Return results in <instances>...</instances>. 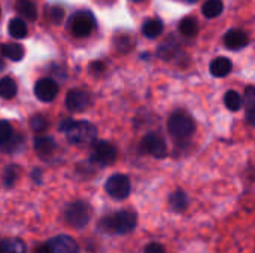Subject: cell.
<instances>
[{
	"instance_id": "6da1fadb",
	"label": "cell",
	"mask_w": 255,
	"mask_h": 253,
	"mask_svg": "<svg viewBox=\"0 0 255 253\" xmlns=\"http://www.w3.org/2000/svg\"><path fill=\"white\" fill-rule=\"evenodd\" d=\"M137 216L131 210H120L112 216L103 218L100 222V228L106 233L114 234H127L136 228Z\"/></svg>"
},
{
	"instance_id": "7a4b0ae2",
	"label": "cell",
	"mask_w": 255,
	"mask_h": 253,
	"mask_svg": "<svg viewBox=\"0 0 255 253\" xmlns=\"http://www.w3.org/2000/svg\"><path fill=\"white\" fill-rule=\"evenodd\" d=\"M167 128H169L170 136L176 142H187L194 134L196 124H194L193 118L188 113H185L182 110H176L169 118Z\"/></svg>"
},
{
	"instance_id": "3957f363",
	"label": "cell",
	"mask_w": 255,
	"mask_h": 253,
	"mask_svg": "<svg viewBox=\"0 0 255 253\" xmlns=\"http://www.w3.org/2000/svg\"><path fill=\"white\" fill-rule=\"evenodd\" d=\"M67 140L73 145H90L96 140L97 130L88 121H75L66 131Z\"/></svg>"
},
{
	"instance_id": "277c9868",
	"label": "cell",
	"mask_w": 255,
	"mask_h": 253,
	"mask_svg": "<svg viewBox=\"0 0 255 253\" xmlns=\"http://www.w3.org/2000/svg\"><path fill=\"white\" fill-rule=\"evenodd\" d=\"M64 218L70 227L84 228L91 219V207L85 201H73L67 206Z\"/></svg>"
},
{
	"instance_id": "5b68a950",
	"label": "cell",
	"mask_w": 255,
	"mask_h": 253,
	"mask_svg": "<svg viewBox=\"0 0 255 253\" xmlns=\"http://www.w3.org/2000/svg\"><path fill=\"white\" fill-rule=\"evenodd\" d=\"M96 27L94 15L90 10H79L69 19V28L76 37H87Z\"/></svg>"
},
{
	"instance_id": "8992f818",
	"label": "cell",
	"mask_w": 255,
	"mask_h": 253,
	"mask_svg": "<svg viewBox=\"0 0 255 253\" xmlns=\"http://www.w3.org/2000/svg\"><path fill=\"white\" fill-rule=\"evenodd\" d=\"M106 192L115 200H124L130 195L131 185L126 174H114L108 179L105 185Z\"/></svg>"
},
{
	"instance_id": "52a82bcc",
	"label": "cell",
	"mask_w": 255,
	"mask_h": 253,
	"mask_svg": "<svg viewBox=\"0 0 255 253\" xmlns=\"http://www.w3.org/2000/svg\"><path fill=\"white\" fill-rule=\"evenodd\" d=\"M91 160L100 166H109V164L115 163V160H117V149L109 142H105V140L96 142L93 145Z\"/></svg>"
},
{
	"instance_id": "ba28073f",
	"label": "cell",
	"mask_w": 255,
	"mask_h": 253,
	"mask_svg": "<svg viewBox=\"0 0 255 253\" xmlns=\"http://www.w3.org/2000/svg\"><path fill=\"white\" fill-rule=\"evenodd\" d=\"M142 149L155 157V158H164L166 154H167V146H166V142L163 140L161 136L155 134V133H148L143 136L142 139V143H140Z\"/></svg>"
},
{
	"instance_id": "9c48e42d",
	"label": "cell",
	"mask_w": 255,
	"mask_h": 253,
	"mask_svg": "<svg viewBox=\"0 0 255 253\" xmlns=\"http://www.w3.org/2000/svg\"><path fill=\"white\" fill-rule=\"evenodd\" d=\"M34 94L40 101H52L58 94V85L49 78L40 79L34 85Z\"/></svg>"
},
{
	"instance_id": "30bf717a",
	"label": "cell",
	"mask_w": 255,
	"mask_h": 253,
	"mask_svg": "<svg viewBox=\"0 0 255 253\" xmlns=\"http://www.w3.org/2000/svg\"><path fill=\"white\" fill-rule=\"evenodd\" d=\"M90 104V95L82 89H72L67 92L66 106L72 112H82Z\"/></svg>"
},
{
	"instance_id": "8fae6325",
	"label": "cell",
	"mask_w": 255,
	"mask_h": 253,
	"mask_svg": "<svg viewBox=\"0 0 255 253\" xmlns=\"http://www.w3.org/2000/svg\"><path fill=\"white\" fill-rule=\"evenodd\" d=\"M48 245L51 246L52 252L54 253H78L79 248H78V243L69 237V236H57V237H52Z\"/></svg>"
},
{
	"instance_id": "7c38bea8",
	"label": "cell",
	"mask_w": 255,
	"mask_h": 253,
	"mask_svg": "<svg viewBox=\"0 0 255 253\" xmlns=\"http://www.w3.org/2000/svg\"><path fill=\"white\" fill-rule=\"evenodd\" d=\"M248 42H250L248 34L245 31H242V30H230L224 36V45L229 49H233V51H238V49L247 46Z\"/></svg>"
},
{
	"instance_id": "4fadbf2b",
	"label": "cell",
	"mask_w": 255,
	"mask_h": 253,
	"mask_svg": "<svg viewBox=\"0 0 255 253\" xmlns=\"http://www.w3.org/2000/svg\"><path fill=\"white\" fill-rule=\"evenodd\" d=\"M57 149V143L52 137H48V136H43V137H37L34 139V151L42 157V158H46V157H51Z\"/></svg>"
},
{
	"instance_id": "5bb4252c",
	"label": "cell",
	"mask_w": 255,
	"mask_h": 253,
	"mask_svg": "<svg viewBox=\"0 0 255 253\" xmlns=\"http://www.w3.org/2000/svg\"><path fill=\"white\" fill-rule=\"evenodd\" d=\"M232 67H233V64L227 57H218L211 63L209 70L215 78H224L232 72Z\"/></svg>"
},
{
	"instance_id": "9a60e30c",
	"label": "cell",
	"mask_w": 255,
	"mask_h": 253,
	"mask_svg": "<svg viewBox=\"0 0 255 253\" xmlns=\"http://www.w3.org/2000/svg\"><path fill=\"white\" fill-rule=\"evenodd\" d=\"M244 104L247 110V119L255 125V86H247L244 94Z\"/></svg>"
},
{
	"instance_id": "2e32d148",
	"label": "cell",
	"mask_w": 255,
	"mask_h": 253,
	"mask_svg": "<svg viewBox=\"0 0 255 253\" xmlns=\"http://www.w3.org/2000/svg\"><path fill=\"white\" fill-rule=\"evenodd\" d=\"M15 9L27 21H34L37 18V10L31 0H18L15 4Z\"/></svg>"
},
{
	"instance_id": "e0dca14e",
	"label": "cell",
	"mask_w": 255,
	"mask_h": 253,
	"mask_svg": "<svg viewBox=\"0 0 255 253\" xmlns=\"http://www.w3.org/2000/svg\"><path fill=\"white\" fill-rule=\"evenodd\" d=\"M25 245L19 239H4L0 242V253H25Z\"/></svg>"
},
{
	"instance_id": "ac0fdd59",
	"label": "cell",
	"mask_w": 255,
	"mask_h": 253,
	"mask_svg": "<svg viewBox=\"0 0 255 253\" xmlns=\"http://www.w3.org/2000/svg\"><path fill=\"white\" fill-rule=\"evenodd\" d=\"M0 52L12 61H19L24 57V48L18 43H3L0 45Z\"/></svg>"
},
{
	"instance_id": "d6986e66",
	"label": "cell",
	"mask_w": 255,
	"mask_h": 253,
	"mask_svg": "<svg viewBox=\"0 0 255 253\" xmlns=\"http://www.w3.org/2000/svg\"><path fill=\"white\" fill-rule=\"evenodd\" d=\"M22 146H24V137H22L21 134H15V133H13L6 142L0 143V149H1V152H4V154L18 152V151L22 149Z\"/></svg>"
},
{
	"instance_id": "ffe728a7",
	"label": "cell",
	"mask_w": 255,
	"mask_h": 253,
	"mask_svg": "<svg viewBox=\"0 0 255 253\" xmlns=\"http://www.w3.org/2000/svg\"><path fill=\"white\" fill-rule=\"evenodd\" d=\"M163 31V22L161 19L158 18H152V19H148L143 22L142 25V33L145 37H149V39H154L157 36H160Z\"/></svg>"
},
{
	"instance_id": "44dd1931",
	"label": "cell",
	"mask_w": 255,
	"mask_h": 253,
	"mask_svg": "<svg viewBox=\"0 0 255 253\" xmlns=\"http://www.w3.org/2000/svg\"><path fill=\"white\" fill-rule=\"evenodd\" d=\"M7 31L12 37L15 39H22L27 36L28 33V28H27V24L21 19V18H13L10 19L9 22V27H7Z\"/></svg>"
},
{
	"instance_id": "7402d4cb",
	"label": "cell",
	"mask_w": 255,
	"mask_h": 253,
	"mask_svg": "<svg viewBox=\"0 0 255 253\" xmlns=\"http://www.w3.org/2000/svg\"><path fill=\"white\" fill-rule=\"evenodd\" d=\"M169 204L175 212H184L188 206V198L184 191H176L170 195Z\"/></svg>"
},
{
	"instance_id": "603a6c76",
	"label": "cell",
	"mask_w": 255,
	"mask_h": 253,
	"mask_svg": "<svg viewBox=\"0 0 255 253\" xmlns=\"http://www.w3.org/2000/svg\"><path fill=\"white\" fill-rule=\"evenodd\" d=\"M224 9V4L221 0H208L202 6V12L206 18H217Z\"/></svg>"
},
{
	"instance_id": "cb8c5ba5",
	"label": "cell",
	"mask_w": 255,
	"mask_h": 253,
	"mask_svg": "<svg viewBox=\"0 0 255 253\" xmlns=\"http://www.w3.org/2000/svg\"><path fill=\"white\" fill-rule=\"evenodd\" d=\"M16 84L12 78H3L0 79V97L1 98H12L16 95Z\"/></svg>"
},
{
	"instance_id": "d4e9b609",
	"label": "cell",
	"mask_w": 255,
	"mask_h": 253,
	"mask_svg": "<svg viewBox=\"0 0 255 253\" xmlns=\"http://www.w3.org/2000/svg\"><path fill=\"white\" fill-rule=\"evenodd\" d=\"M197 19L193 18V16H185L181 22H179V31L187 36V37H191L194 34H197Z\"/></svg>"
},
{
	"instance_id": "484cf974",
	"label": "cell",
	"mask_w": 255,
	"mask_h": 253,
	"mask_svg": "<svg viewBox=\"0 0 255 253\" xmlns=\"http://www.w3.org/2000/svg\"><path fill=\"white\" fill-rule=\"evenodd\" d=\"M224 103H226L229 110L238 112L242 107V97L236 91H227L226 95H224Z\"/></svg>"
},
{
	"instance_id": "4316f807",
	"label": "cell",
	"mask_w": 255,
	"mask_h": 253,
	"mask_svg": "<svg viewBox=\"0 0 255 253\" xmlns=\"http://www.w3.org/2000/svg\"><path fill=\"white\" fill-rule=\"evenodd\" d=\"M133 46H134V40L131 39V36H117V39H115L117 51L127 52V51H131Z\"/></svg>"
},
{
	"instance_id": "83f0119b",
	"label": "cell",
	"mask_w": 255,
	"mask_h": 253,
	"mask_svg": "<svg viewBox=\"0 0 255 253\" xmlns=\"http://www.w3.org/2000/svg\"><path fill=\"white\" fill-rule=\"evenodd\" d=\"M30 128L34 131V133H42L48 128V121L45 116L42 115H34L31 119H30Z\"/></svg>"
},
{
	"instance_id": "f1b7e54d",
	"label": "cell",
	"mask_w": 255,
	"mask_h": 253,
	"mask_svg": "<svg viewBox=\"0 0 255 253\" xmlns=\"http://www.w3.org/2000/svg\"><path fill=\"white\" fill-rule=\"evenodd\" d=\"M13 134L12 125L7 121H0V143L6 142Z\"/></svg>"
},
{
	"instance_id": "f546056e",
	"label": "cell",
	"mask_w": 255,
	"mask_h": 253,
	"mask_svg": "<svg viewBox=\"0 0 255 253\" xmlns=\"http://www.w3.org/2000/svg\"><path fill=\"white\" fill-rule=\"evenodd\" d=\"M16 177H18V170H16V167H7L6 171H4V185H6V186H12V185L15 183Z\"/></svg>"
},
{
	"instance_id": "4dcf8cb0",
	"label": "cell",
	"mask_w": 255,
	"mask_h": 253,
	"mask_svg": "<svg viewBox=\"0 0 255 253\" xmlns=\"http://www.w3.org/2000/svg\"><path fill=\"white\" fill-rule=\"evenodd\" d=\"M49 16H51V21L54 24H60L61 19H63V16H64V10L60 6H52L49 9Z\"/></svg>"
},
{
	"instance_id": "1f68e13d",
	"label": "cell",
	"mask_w": 255,
	"mask_h": 253,
	"mask_svg": "<svg viewBox=\"0 0 255 253\" xmlns=\"http://www.w3.org/2000/svg\"><path fill=\"white\" fill-rule=\"evenodd\" d=\"M145 253H164V249L161 245H157V243H151L146 246L145 249Z\"/></svg>"
},
{
	"instance_id": "d6a6232c",
	"label": "cell",
	"mask_w": 255,
	"mask_h": 253,
	"mask_svg": "<svg viewBox=\"0 0 255 253\" xmlns=\"http://www.w3.org/2000/svg\"><path fill=\"white\" fill-rule=\"evenodd\" d=\"M75 122V119H72V118H67V119H63L61 121V124H60V130L63 131V133H66L70 127H72V124Z\"/></svg>"
},
{
	"instance_id": "836d02e7",
	"label": "cell",
	"mask_w": 255,
	"mask_h": 253,
	"mask_svg": "<svg viewBox=\"0 0 255 253\" xmlns=\"http://www.w3.org/2000/svg\"><path fill=\"white\" fill-rule=\"evenodd\" d=\"M34 253H54V252H52L51 246H49L48 243H45V245H40V246L34 251Z\"/></svg>"
},
{
	"instance_id": "e575fe53",
	"label": "cell",
	"mask_w": 255,
	"mask_h": 253,
	"mask_svg": "<svg viewBox=\"0 0 255 253\" xmlns=\"http://www.w3.org/2000/svg\"><path fill=\"white\" fill-rule=\"evenodd\" d=\"M40 174H42V173H40V170H37V169L33 171V179H36V182H37V183L40 182Z\"/></svg>"
},
{
	"instance_id": "d590c367",
	"label": "cell",
	"mask_w": 255,
	"mask_h": 253,
	"mask_svg": "<svg viewBox=\"0 0 255 253\" xmlns=\"http://www.w3.org/2000/svg\"><path fill=\"white\" fill-rule=\"evenodd\" d=\"M188 3H193V1H197V0H187Z\"/></svg>"
},
{
	"instance_id": "8d00e7d4",
	"label": "cell",
	"mask_w": 255,
	"mask_h": 253,
	"mask_svg": "<svg viewBox=\"0 0 255 253\" xmlns=\"http://www.w3.org/2000/svg\"><path fill=\"white\" fill-rule=\"evenodd\" d=\"M133 1H142V0H133Z\"/></svg>"
},
{
	"instance_id": "74e56055",
	"label": "cell",
	"mask_w": 255,
	"mask_h": 253,
	"mask_svg": "<svg viewBox=\"0 0 255 253\" xmlns=\"http://www.w3.org/2000/svg\"><path fill=\"white\" fill-rule=\"evenodd\" d=\"M0 69H1V61H0Z\"/></svg>"
}]
</instances>
